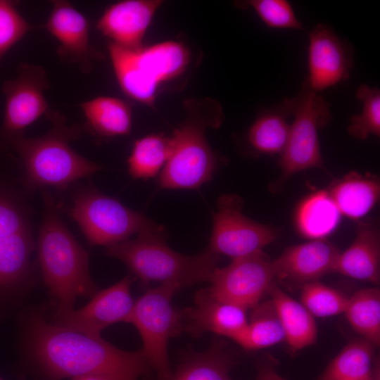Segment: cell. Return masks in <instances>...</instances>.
Masks as SVG:
<instances>
[{"instance_id": "7c38bea8", "label": "cell", "mask_w": 380, "mask_h": 380, "mask_svg": "<svg viewBox=\"0 0 380 380\" xmlns=\"http://www.w3.org/2000/svg\"><path fill=\"white\" fill-rule=\"evenodd\" d=\"M132 281L129 275L97 291L83 308L55 315L51 323L91 337H101V331L107 327L128 322L134 303L130 292Z\"/></svg>"}, {"instance_id": "836d02e7", "label": "cell", "mask_w": 380, "mask_h": 380, "mask_svg": "<svg viewBox=\"0 0 380 380\" xmlns=\"http://www.w3.org/2000/svg\"><path fill=\"white\" fill-rule=\"evenodd\" d=\"M30 29V25L12 2L0 0V61Z\"/></svg>"}, {"instance_id": "ac0fdd59", "label": "cell", "mask_w": 380, "mask_h": 380, "mask_svg": "<svg viewBox=\"0 0 380 380\" xmlns=\"http://www.w3.org/2000/svg\"><path fill=\"white\" fill-rule=\"evenodd\" d=\"M340 253L324 239L291 246L272 260L276 277L303 284L317 281L334 272Z\"/></svg>"}, {"instance_id": "f546056e", "label": "cell", "mask_w": 380, "mask_h": 380, "mask_svg": "<svg viewBox=\"0 0 380 380\" xmlns=\"http://www.w3.org/2000/svg\"><path fill=\"white\" fill-rule=\"evenodd\" d=\"M344 313L351 327L376 347L380 343V291L360 290L348 298Z\"/></svg>"}, {"instance_id": "44dd1931", "label": "cell", "mask_w": 380, "mask_h": 380, "mask_svg": "<svg viewBox=\"0 0 380 380\" xmlns=\"http://www.w3.org/2000/svg\"><path fill=\"white\" fill-rule=\"evenodd\" d=\"M341 215L353 220L364 217L380 195L379 179L351 172L334 181L327 191Z\"/></svg>"}, {"instance_id": "5b68a950", "label": "cell", "mask_w": 380, "mask_h": 380, "mask_svg": "<svg viewBox=\"0 0 380 380\" xmlns=\"http://www.w3.org/2000/svg\"><path fill=\"white\" fill-rule=\"evenodd\" d=\"M46 115L53 126L44 135L11 137L13 148L24 165L27 187L31 191L46 186L65 189L76 180L100 170L99 165L86 159L70 146V142L80 136V127L69 126L65 117L58 112L49 110Z\"/></svg>"}, {"instance_id": "f1b7e54d", "label": "cell", "mask_w": 380, "mask_h": 380, "mask_svg": "<svg viewBox=\"0 0 380 380\" xmlns=\"http://www.w3.org/2000/svg\"><path fill=\"white\" fill-rule=\"evenodd\" d=\"M170 137L151 134L134 142L127 160L128 171L134 179L154 177L164 167L170 153Z\"/></svg>"}, {"instance_id": "52a82bcc", "label": "cell", "mask_w": 380, "mask_h": 380, "mask_svg": "<svg viewBox=\"0 0 380 380\" xmlns=\"http://www.w3.org/2000/svg\"><path fill=\"white\" fill-rule=\"evenodd\" d=\"M293 121L288 141L280 155L281 173L270 184L271 190H280L294 174L313 167L324 168L318 131L330 122L329 103L318 93L303 83L298 94L282 100Z\"/></svg>"}, {"instance_id": "603a6c76", "label": "cell", "mask_w": 380, "mask_h": 380, "mask_svg": "<svg viewBox=\"0 0 380 380\" xmlns=\"http://www.w3.org/2000/svg\"><path fill=\"white\" fill-rule=\"evenodd\" d=\"M271 300L281 323L285 341L292 350L315 343L317 329L314 317L299 303L286 294L274 282L268 289Z\"/></svg>"}, {"instance_id": "9a60e30c", "label": "cell", "mask_w": 380, "mask_h": 380, "mask_svg": "<svg viewBox=\"0 0 380 380\" xmlns=\"http://www.w3.org/2000/svg\"><path fill=\"white\" fill-rule=\"evenodd\" d=\"M34 248L32 229L24 214L0 197V289L25 275Z\"/></svg>"}, {"instance_id": "9c48e42d", "label": "cell", "mask_w": 380, "mask_h": 380, "mask_svg": "<svg viewBox=\"0 0 380 380\" xmlns=\"http://www.w3.org/2000/svg\"><path fill=\"white\" fill-rule=\"evenodd\" d=\"M70 214L92 246H113L156 224L93 188L75 196Z\"/></svg>"}, {"instance_id": "e575fe53", "label": "cell", "mask_w": 380, "mask_h": 380, "mask_svg": "<svg viewBox=\"0 0 380 380\" xmlns=\"http://www.w3.org/2000/svg\"><path fill=\"white\" fill-rule=\"evenodd\" d=\"M257 380H284L270 365H262L258 371Z\"/></svg>"}, {"instance_id": "4fadbf2b", "label": "cell", "mask_w": 380, "mask_h": 380, "mask_svg": "<svg viewBox=\"0 0 380 380\" xmlns=\"http://www.w3.org/2000/svg\"><path fill=\"white\" fill-rule=\"evenodd\" d=\"M49 88L46 71L37 65L25 63L18 75L5 82L3 90L6 103L3 129L12 137L23 130L49 110L44 96Z\"/></svg>"}, {"instance_id": "e0dca14e", "label": "cell", "mask_w": 380, "mask_h": 380, "mask_svg": "<svg viewBox=\"0 0 380 380\" xmlns=\"http://www.w3.org/2000/svg\"><path fill=\"white\" fill-rule=\"evenodd\" d=\"M160 0H125L108 7L96 28L110 44L126 49L143 46L142 42L157 10Z\"/></svg>"}, {"instance_id": "83f0119b", "label": "cell", "mask_w": 380, "mask_h": 380, "mask_svg": "<svg viewBox=\"0 0 380 380\" xmlns=\"http://www.w3.org/2000/svg\"><path fill=\"white\" fill-rule=\"evenodd\" d=\"M250 321L234 341L246 350H258L285 341V334L272 300L258 304Z\"/></svg>"}, {"instance_id": "30bf717a", "label": "cell", "mask_w": 380, "mask_h": 380, "mask_svg": "<svg viewBox=\"0 0 380 380\" xmlns=\"http://www.w3.org/2000/svg\"><path fill=\"white\" fill-rule=\"evenodd\" d=\"M243 199L236 194H224L217 200L213 215V229L207 251L232 260L247 256L274 241L276 227L255 222L242 213Z\"/></svg>"}, {"instance_id": "d590c367", "label": "cell", "mask_w": 380, "mask_h": 380, "mask_svg": "<svg viewBox=\"0 0 380 380\" xmlns=\"http://www.w3.org/2000/svg\"><path fill=\"white\" fill-rule=\"evenodd\" d=\"M72 380H115L112 378L99 374H84L72 378Z\"/></svg>"}, {"instance_id": "7a4b0ae2", "label": "cell", "mask_w": 380, "mask_h": 380, "mask_svg": "<svg viewBox=\"0 0 380 380\" xmlns=\"http://www.w3.org/2000/svg\"><path fill=\"white\" fill-rule=\"evenodd\" d=\"M43 196L45 213L37 244L38 259L58 315L73 309L77 298H91L99 289L90 277L88 253L64 224L50 194L44 191Z\"/></svg>"}, {"instance_id": "d6a6232c", "label": "cell", "mask_w": 380, "mask_h": 380, "mask_svg": "<svg viewBox=\"0 0 380 380\" xmlns=\"http://www.w3.org/2000/svg\"><path fill=\"white\" fill-rule=\"evenodd\" d=\"M239 4L241 7L253 8L268 27L303 30L288 1L249 0Z\"/></svg>"}, {"instance_id": "8d00e7d4", "label": "cell", "mask_w": 380, "mask_h": 380, "mask_svg": "<svg viewBox=\"0 0 380 380\" xmlns=\"http://www.w3.org/2000/svg\"><path fill=\"white\" fill-rule=\"evenodd\" d=\"M379 379V377L377 378V374H375L374 376L369 378V379H365V380H378Z\"/></svg>"}, {"instance_id": "277c9868", "label": "cell", "mask_w": 380, "mask_h": 380, "mask_svg": "<svg viewBox=\"0 0 380 380\" xmlns=\"http://www.w3.org/2000/svg\"><path fill=\"white\" fill-rule=\"evenodd\" d=\"M186 116L170 137V153L158 177L162 189H196L209 182L217 169V158L205 132L224 120L221 106L213 99L185 102Z\"/></svg>"}, {"instance_id": "4316f807", "label": "cell", "mask_w": 380, "mask_h": 380, "mask_svg": "<svg viewBox=\"0 0 380 380\" xmlns=\"http://www.w3.org/2000/svg\"><path fill=\"white\" fill-rule=\"evenodd\" d=\"M376 346L365 339L348 343L330 362L319 380H365L376 374Z\"/></svg>"}, {"instance_id": "8992f818", "label": "cell", "mask_w": 380, "mask_h": 380, "mask_svg": "<svg viewBox=\"0 0 380 380\" xmlns=\"http://www.w3.org/2000/svg\"><path fill=\"white\" fill-rule=\"evenodd\" d=\"M108 52L118 82L131 99L153 106L160 87L181 76L191 60L182 42L165 41L136 49L108 44Z\"/></svg>"}, {"instance_id": "d4e9b609", "label": "cell", "mask_w": 380, "mask_h": 380, "mask_svg": "<svg viewBox=\"0 0 380 380\" xmlns=\"http://www.w3.org/2000/svg\"><path fill=\"white\" fill-rule=\"evenodd\" d=\"M234 362L223 342L216 341L207 350L188 355L169 377L149 380H232L229 371Z\"/></svg>"}, {"instance_id": "cb8c5ba5", "label": "cell", "mask_w": 380, "mask_h": 380, "mask_svg": "<svg viewBox=\"0 0 380 380\" xmlns=\"http://www.w3.org/2000/svg\"><path fill=\"white\" fill-rule=\"evenodd\" d=\"M291 116L282 101L262 110L249 127L246 143L255 155H281L286 145Z\"/></svg>"}, {"instance_id": "ba28073f", "label": "cell", "mask_w": 380, "mask_h": 380, "mask_svg": "<svg viewBox=\"0 0 380 380\" xmlns=\"http://www.w3.org/2000/svg\"><path fill=\"white\" fill-rule=\"evenodd\" d=\"M178 290L173 284L148 289L134 300L127 322L138 329L144 344L141 350L158 379L171 375L168 341L184 330L182 310L172 304L173 295Z\"/></svg>"}, {"instance_id": "3957f363", "label": "cell", "mask_w": 380, "mask_h": 380, "mask_svg": "<svg viewBox=\"0 0 380 380\" xmlns=\"http://www.w3.org/2000/svg\"><path fill=\"white\" fill-rule=\"evenodd\" d=\"M106 254L122 261L144 286L160 282L179 289L209 281L220 260V255L208 251L196 255L175 251L158 224L139 232L134 239L108 247Z\"/></svg>"}, {"instance_id": "6da1fadb", "label": "cell", "mask_w": 380, "mask_h": 380, "mask_svg": "<svg viewBox=\"0 0 380 380\" xmlns=\"http://www.w3.org/2000/svg\"><path fill=\"white\" fill-rule=\"evenodd\" d=\"M31 348L42 369L56 380L84 374L138 380L148 376L151 369L142 350H123L101 337L49 323L42 317L32 322Z\"/></svg>"}, {"instance_id": "5bb4252c", "label": "cell", "mask_w": 380, "mask_h": 380, "mask_svg": "<svg viewBox=\"0 0 380 380\" xmlns=\"http://www.w3.org/2000/svg\"><path fill=\"white\" fill-rule=\"evenodd\" d=\"M354 48L327 25L309 32L308 76L304 81L315 92L348 80L354 65Z\"/></svg>"}, {"instance_id": "d6986e66", "label": "cell", "mask_w": 380, "mask_h": 380, "mask_svg": "<svg viewBox=\"0 0 380 380\" xmlns=\"http://www.w3.org/2000/svg\"><path fill=\"white\" fill-rule=\"evenodd\" d=\"M246 310L213 298L207 289L195 295L194 305L182 310L184 330L194 337L212 332L234 340L248 324Z\"/></svg>"}, {"instance_id": "1f68e13d", "label": "cell", "mask_w": 380, "mask_h": 380, "mask_svg": "<svg viewBox=\"0 0 380 380\" xmlns=\"http://www.w3.org/2000/svg\"><path fill=\"white\" fill-rule=\"evenodd\" d=\"M348 298L317 281L303 284L301 303L313 316L327 317L344 313Z\"/></svg>"}, {"instance_id": "74e56055", "label": "cell", "mask_w": 380, "mask_h": 380, "mask_svg": "<svg viewBox=\"0 0 380 380\" xmlns=\"http://www.w3.org/2000/svg\"><path fill=\"white\" fill-rule=\"evenodd\" d=\"M0 380H3V379L0 377Z\"/></svg>"}, {"instance_id": "8fae6325", "label": "cell", "mask_w": 380, "mask_h": 380, "mask_svg": "<svg viewBox=\"0 0 380 380\" xmlns=\"http://www.w3.org/2000/svg\"><path fill=\"white\" fill-rule=\"evenodd\" d=\"M275 277L273 261L260 251L217 267L206 289L213 298L246 310L259 303Z\"/></svg>"}, {"instance_id": "ffe728a7", "label": "cell", "mask_w": 380, "mask_h": 380, "mask_svg": "<svg viewBox=\"0 0 380 380\" xmlns=\"http://www.w3.org/2000/svg\"><path fill=\"white\" fill-rule=\"evenodd\" d=\"M334 272L369 281L376 286L380 281V232L376 223H358L351 245L338 258Z\"/></svg>"}, {"instance_id": "7402d4cb", "label": "cell", "mask_w": 380, "mask_h": 380, "mask_svg": "<svg viewBox=\"0 0 380 380\" xmlns=\"http://www.w3.org/2000/svg\"><path fill=\"white\" fill-rule=\"evenodd\" d=\"M86 127L96 137L109 139L127 135L132 125L130 105L113 96H98L82 103Z\"/></svg>"}, {"instance_id": "4dcf8cb0", "label": "cell", "mask_w": 380, "mask_h": 380, "mask_svg": "<svg viewBox=\"0 0 380 380\" xmlns=\"http://www.w3.org/2000/svg\"><path fill=\"white\" fill-rule=\"evenodd\" d=\"M355 96L362 101L363 107L360 114L350 118L348 133L354 138L364 140L369 135H380V91L376 87L361 84Z\"/></svg>"}, {"instance_id": "2e32d148", "label": "cell", "mask_w": 380, "mask_h": 380, "mask_svg": "<svg viewBox=\"0 0 380 380\" xmlns=\"http://www.w3.org/2000/svg\"><path fill=\"white\" fill-rule=\"evenodd\" d=\"M44 27L58 42L57 53L64 62L78 65L89 72L94 59L101 54L90 44L89 23L85 16L66 1H53Z\"/></svg>"}, {"instance_id": "484cf974", "label": "cell", "mask_w": 380, "mask_h": 380, "mask_svg": "<svg viewBox=\"0 0 380 380\" xmlns=\"http://www.w3.org/2000/svg\"><path fill=\"white\" fill-rule=\"evenodd\" d=\"M341 215L327 191L320 190L300 204L296 217L297 228L306 238L324 239L337 227Z\"/></svg>"}]
</instances>
